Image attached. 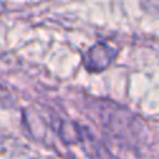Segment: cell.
I'll return each mask as SVG.
<instances>
[{
	"mask_svg": "<svg viewBox=\"0 0 159 159\" xmlns=\"http://www.w3.org/2000/svg\"><path fill=\"white\" fill-rule=\"evenodd\" d=\"M116 55H117L116 49H113L105 42H98L85 52L82 57V64L88 73L96 74L106 70L116 59Z\"/></svg>",
	"mask_w": 159,
	"mask_h": 159,
	"instance_id": "7a4b0ae2",
	"label": "cell"
},
{
	"mask_svg": "<svg viewBox=\"0 0 159 159\" xmlns=\"http://www.w3.org/2000/svg\"><path fill=\"white\" fill-rule=\"evenodd\" d=\"M91 116L102 127L105 134L124 147L134 148L141 141L144 129L130 110L109 99H91L88 102Z\"/></svg>",
	"mask_w": 159,
	"mask_h": 159,
	"instance_id": "6da1fadb",
	"label": "cell"
}]
</instances>
